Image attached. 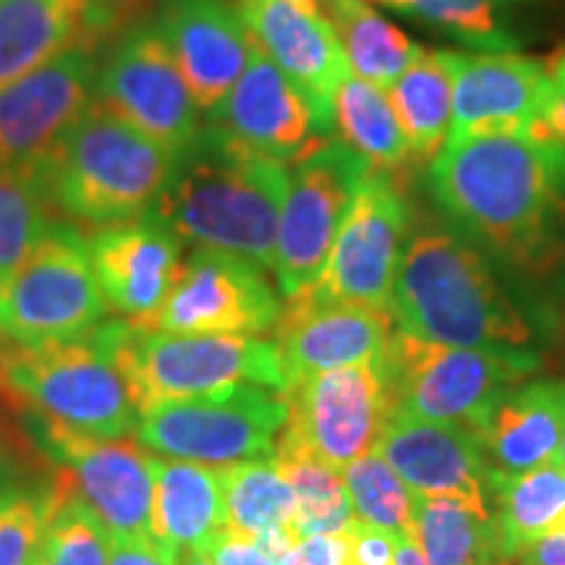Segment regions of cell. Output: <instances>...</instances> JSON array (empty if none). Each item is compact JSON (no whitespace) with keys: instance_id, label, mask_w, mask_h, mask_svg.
Returning <instances> with one entry per match:
<instances>
[{"instance_id":"17","label":"cell","mask_w":565,"mask_h":565,"mask_svg":"<svg viewBox=\"0 0 565 565\" xmlns=\"http://www.w3.org/2000/svg\"><path fill=\"white\" fill-rule=\"evenodd\" d=\"M139 0H0V89L71 51H100Z\"/></svg>"},{"instance_id":"43","label":"cell","mask_w":565,"mask_h":565,"mask_svg":"<svg viewBox=\"0 0 565 565\" xmlns=\"http://www.w3.org/2000/svg\"><path fill=\"white\" fill-rule=\"evenodd\" d=\"M508 565H565V529L529 542L508 557Z\"/></svg>"},{"instance_id":"51","label":"cell","mask_w":565,"mask_h":565,"mask_svg":"<svg viewBox=\"0 0 565 565\" xmlns=\"http://www.w3.org/2000/svg\"><path fill=\"white\" fill-rule=\"evenodd\" d=\"M557 463L563 466L565 469V424H563V437H561V448H557V458H555Z\"/></svg>"},{"instance_id":"20","label":"cell","mask_w":565,"mask_h":565,"mask_svg":"<svg viewBox=\"0 0 565 565\" xmlns=\"http://www.w3.org/2000/svg\"><path fill=\"white\" fill-rule=\"evenodd\" d=\"M273 330L294 385L309 374L383 362L391 351L395 320L387 309L315 301L294 294L282 299V312Z\"/></svg>"},{"instance_id":"19","label":"cell","mask_w":565,"mask_h":565,"mask_svg":"<svg viewBox=\"0 0 565 565\" xmlns=\"http://www.w3.org/2000/svg\"><path fill=\"white\" fill-rule=\"evenodd\" d=\"M545 63L515 51L458 53L448 139L487 131H545L553 95Z\"/></svg>"},{"instance_id":"37","label":"cell","mask_w":565,"mask_h":565,"mask_svg":"<svg viewBox=\"0 0 565 565\" xmlns=\"http://www.w3.org/2000/svg\"><path fill=\"white\" fill-rule=\"evenodd\" d=\"M61 471L51 482L11 484L0 494V565H32L61 500Z\"/></svg>"},{"instance_id":"40","label":"cell","mask_w":565,"mask_h":565,"mask_svg":"<svg viewBox=\"0 0 565 565\" xmlns=\"http://www.w3.org/2000/svg\"><path fill=\"white\" fill-rule=\"evenodd\" d=\"M202 553L215 565H278V561L265 547L246 540V536L228 532V529L212 536Z\"/></svg>"},{"instance_id":"38","label":"cell","mask_w":565,"mask_h":565,"mask_svg":"<svg viewBox=\"0 0 565 565\" xmlns=\"http://www.w3.org/2000/svg\"><path fill=\"white\" fill-rule=\"evenodd\" d=\"M51 210L38 183L0 171V280L9 278L53 228Z\"/></svg>"},{"instance_id":"9","label":"cell","mask_w":565,"mask_h":565,"mask_svg":"<svg viewBox=\"0 0 565 565\" xmlns=\"http://www.w3.org/2000/svg\"><path fill=\"white\" fill-rule=\"evenodd\" d=\"M288 419V398L259 385L168 401L141 412L134 437L154 456L202 466L263 461Z\"/></svg>"},{"instance_id":"36","label":"cell","mask_w":565,"mask_h":565,"mask_svg":"<svg viewBox=\"0 0 565 565\" xmlns=\"http://www.w3.org/2000/svg\"><path fill=\"white\" fill-rule=\"evenodd\" d=\"M359 524L391 534H412L414 492L377 454H366L341 471Z\"/></svg>"},{"instance_id":"31","label":"cell","mask_w":565,"mask_h":565,"mask_svg":"<svg viewBox=\"0 0 565 565\" xmlns=\"http://www.w3.org/2000/svg\"><path fill=\"white\" fill-rule=\"evenodd\" d=\"M324 19L341 40L351 74L387 89L424 47L366 0H328Z\"/></svg>"},{"instance_id":"1","label":"cell","mask_w":565,"mask_h":565,"mask_svg":"<svg viewBox=\"0 0 565 565\" xmlns=\"http://www.w3.org/2000/svg\"><path fill=\"white\" fill-rule=\"evenodd\" d=\"M437 210L479 246L521 267L555 257L565 225V145L542 131L448 139L427 166Z\"/></svg>"},{"instance_id":"44","label":"cell","mask_w":565,"mask_h":565,"mask_svg":"<svg viewBox=\"0 0 565 565\" xmlns=\"http://www.w3.org/2000/svg\"><path fill=\"white\" fill-rule=\"evenodd\" d=\"M545 131L565 145V84L561 82H555L553 95H550L545 110Z\"/></svg>"},{"instance_id":"30","label":"cell","mask_w":565,"mask_h":565,"mask_svg":"<svg viewBox=\"0 0 565 565\" xmlns=\"http://www.w3.org/2000/svg\"><path fill=\"white\" fill-rule=\"evenodd\" d=\"M412 536L429 565H500L508 561L498 521L461 500L414 494Z\"/></svg>"},{"instance_id":"2","label":"cell","mask_w":565,"mask_h":565,"mask_svg":"<svg viewBox=\"0 0 565 565\" xmlns=\"http://www.w3.org/2000/svg\"><path fill=\"white\" fill-rule=\"evenodd\" d=\"M291 166L210 124L175 154L150 215L183 244L228 252L273 270Z\"/></svg>"},{"instance_id":"39","label":"cell","mask_w":565,"mask_h":565,"mask_svg":"<svg viewBox=\"0 0 565 565\" xmlns=\"http://www.w3.org/2000/svg\"><path fill=\"white\" fill-rule=\"evenodd\" d=\"M278 565H351V532L301 536Z\"/></svg>"},{"instance_id":"8","label":"cell","mask_w":565,"mask_h":565,"mask_svg":"<svg viewBox=\"0 0 565 565\" xmlns=\"http://www.w3.org/2000/svg\"><path fill=\"white\" fill-rule=\"evenodd\" d=\"M108 312L89 242L76 225L55 221L30 257L0 280V335L11 343L71 341L95 330Z\"/></svg>"},{"instance_id":"5","label":"cell","mask_w":565,"mask_h":565,"mask_svg":"<svg viewBox=\"0 0 565 565\" xmlns=\"http://www.w3.org/2000/svg\"><path fill=\"white\" fill-rule=\"evenodd\" d=\"M6 391L34 414L76 433L126 437L137 433L139 408L116 356V322H100L79 338L45 345L6 341Z\"/></svg>"},{"instance_id":"4","label":"cell","mask_w":565,"mask_h":565,"mask_svg":"<svg viewBox=\"0 0 565 565\" xmlns=\"http://www.w3.org/2000/svg\"><path fill=\"white\" fill-rule=\"evenodd\" d=\"M173 160V152L95 103L42 166L38 189L61 215L105 228L147 215Z\"/></svg>"},{"instance_id":"26","label":"cell","mask_w":565,"mask_h":565,"mask_svg":"<svg viewBox=\"0 0 565 565\" xmlns=\"http://www.w3.org/2000/svg\"><path fill=\"white\" fill-rule=\"evenodd\" d=\"M152 477V540L175 557L202 553L225 529L221 469L154 456Z\"/></svg>"},{"instance_id":"47","label":"cell","mask_w":565,"mask_h":565,"mask_svg":"<svg viewBox=\"0 0 565 565\" xmlns=\"http://www.w3.org/2000/svg\"><path fill=\"white\" fill-rule=\"evenodd\" d=\"M547 68H550V76H553L555 82H561V84H565V47L561 53L555 55L553 61L547 63Z\"/></svg>"},{"instance_id":"50","label":"cell","mask_w":565,"mask_h":565,"mask_svg":"<svg viewBox=\"0 0 565 565\" xmlns=\"http://www.w3.org/2000/svg\"><path fill=\"white\" fill-rule=\"evenodd\" d=\"M291 3L301 6V9H307V11L322 13V17H324V3H328V0H291Z\"/></svg>"},{"instance_id":"22","label":"cell","mask_w":565,"mask_h":565,"mask_svg":"<svg viewBox=\"0 0 565 565\" xmlns=\"http://www.w3.org/2000/svg\"><path fill=\"white\" fill-rule=\"evenodd\" d=\"M154 26L171 47L196 108L212 116L244 74L254 47L236 3L160 0Z\"/></svg>"},{"instance_id":"32","label":"cell","mask_w":565,"mask_h":565,"mask_svg":"<svg viewBox=\"0 0 565 565\" xmlns=\"http://www.w3.org/2000/svg\"><path fill=\"white\" fill-rule=\"evenodd\" d=\"M490 508L505 557H513L529 542L565 529V469L553 461L521 475H492Z\"/></svg>"},{"instance_id":"48","label":"cell","mask_w":565,"mask_h":565,"mask_svg":"<svg viewBox=\"0 0 565 565\" xmlns=\"http://www.w3.org/2000/svg\"><path fill=\"white\" fill-rule=\"evenodd\" d=\"M11 484H17L11 477V463H9V458L3 456V450H0V494L9 490Z\"/></svg>"},{"instance_id":"49","label":"cell","mask_w":565,"mask_h":565,"mask_svg":"<svg viewBox=\"0 0 565 565\" xmlns=\"http://www.w3.org/2000/svg\"><path fill=\"white\" fill-rule=\"evenodd\" d=\"M179 565H215L204 553H183L179 557Z\"/></svg>"},{"instance_id":"6","label":"cell","mask_w":565,"mask_h":565,"mask_svg":"<svg viewBox=\"0 0 565 565\" xmlns=\"http://www.w3.org/2000/svg\"><path fill=\"white\" fill-rule=\"evenodd\" d=\"M116 356L141 412L233 385L291 391L275 341L259 335H183L116 320Z\"/></svg>"},{"instance_id":"12","label":"cell","mask_w":565,"mask_h":565,"mask_svg":"<svg viewBox=\"0 0 565 565\" xmlns=\"http://www.w3.org/2000/svg\"><path fill=\"white\" fill-rule=\"evenodd\" d=\"M370 168L338 139L324 137L291 162L273 273L282 299L320 275L351 196Z\"/></svg>"},{"instance_id":"21","label":"cell","mask_w":565,"mask_h":565,"mask_svg":"<svg viewBox=\"0 0 565 565\" xmlns=\"http://www.w3.org/2000/svg\"><path fill=\"white\" fill-rule=\"evenodd\" d=\"M236 9L254 45L307 97L317 126L330 137L333 95L351 74L333 24L291 0H236Z\"/></svg>"},{"instance_id":"16","label":"cell","mask_w":565,"mask_h":565,"mask_svg":"<svg viewBox=\"0 0 565 565\" xmlns=\"http://www.w3.org/2000/svg\"><path fill=\"white\" fill-rule=\"evenodd\" d=\"M97 51H71L0 89V171L38 183L47 158L95 105Z\"/></svg>"},{"instance_id":"13","label":"cell","mask_w":565,"mask_h":565,"mask_svg":"<svg viewBox=\"0 0 565 565\" xmlns=\"http://www.w3.org/2000/svg\"><path fill=\"white\" fill-rule=\"evenodd\" d=\"M286 398L288 419L280 437L338 471L372 454L395 412L385 359L309 374L291 385Z\"/></svg>"},{"instance_id":"3","label":"cell","mask_w":565,"mask_h":565,"mask_svg":"<svg viewBox=\"0 0 565 565\" xmlns=\"http://www.w3.org/2000/svg\"><path fill=\"white\" fill-rule=\"evenodd\" d=\"M391 315L404 333L458 349L526 351L534 338L524 309L484 254L433 221H414Z\"/></svg>"},{"instance_id":"18","label":"cell","mask_w":565,"mask_h":565,"mask_svg":"<svg viewBox=\"0 0 565 565\" xmlns=\"http://www.w3.org/2000/svg\"><path fill=\"white\" fill-rule=\"evenodd\" d=\"M372 454L383 458L414 494L461 500L477 513L492 515V469L477 435L454 424L393 412Z\"/></svg>"},{"instance_id":"42","label":"cell","mask_w":565,"mask_h":565,"mask_svg":"<svg viewBox=\"0 0 565 565\" xmlns=\"http://www.w3.org/2000/svg\"><path fill=\"white\" fill-rule=\"evenodd\" d=\"M108 565H179V557L154 540L110 534Z\"/></svg>"},{"instance_id":"33","label":"cell","mask_w":565,"mask_h":565,"mask_svg":"<svg viewBox=\"0 0 565 565\" xmlns=\"http://www.w3.org/2000/svg\"><path fill=\"white\" fill-rule=\"evenodd\" d=\"M273 461L296 494V534H345L356 526L341 471L294 445L286 437L275 440Z\"/></svg>"},{"instance_id":"25","label":"cell","mask_w":565,"mask_h":565,"mask_svg":"<svg viewBox=\"0 0 565 565\" xmlns=\"http://www.w3.org/2000/svg\"><path fill=\"white\" fill-rule=\"evenodd\" d=\"M563 424L565 383H529L508 391L479 435L492 475H521L553 463Z\"/></svg>"},{"instance_id":"24","label":"cell","mask_w":565,"mask_h":565,"mask_svg":"<svg viewBox=\"0 0 565 565\" xmlns=\"http://www.w3.org/2000/svg\"><path fill=\"white\" fill-rule=\"evenodd\" d=\"M212 118L244 145L288 166L324 139L307 97L257 45Z\"/></svg>"},{"instance_id":"7","label":"cell","mask_w":565,"mask_h":565,"mask_svg":"<svg viewBox=\"0 0 565 565\" xmlns=\"http://www.w3.org/2000/svg\"><path fill=\"white\" fill-rule=\"evenodd\" d=\"M395 412L482 435L508 391L536 370L532 351L458 349L395 328L385 356Z\"/></svg>"},{"instance_id":"10","label":"cell","mask_w":565,"mask_h":565,"mask_svg":"<svg viewBox=\"0 0 565 565\" xmlns=\"http://www.w3.org/2000/svg\"><path fill=\"white\" fill-rule=\"evenodd\" d=\"M414 228L406 181L366 171L317 278L299 294L391 312L395 278Z\"/></svg>"},{"instance_id":"41","label":"cell","mask_w":565,"mask_h":565,"mask_svg":"<svg viewBox=\"0 0 565 565\" xmlns=\"http://www.w3.org/2000/svg\"><path fill=\"white\" fill-rule=\"evenodd\" d=\"M398 534L359 524L351 529V565H395Z\"/></svg>"},{"instance_id":"35","label":"cell","mask_w":565,"mask_h":565,"mask_svg":"<svg viewBox=\"0 0 565 565\" xmlns=\"http://www.w3.org/2000/svg\"><path fill=\"white\" fill-rule=\"evenodd\" d=\"M63 490L32 565H108L110 534L63 469Z\"/></svg>"},{"instance_id":"23","label":"cell","mask_w":565,"mask_h":565,"mask_svg":"<svg viewBox=\"0 0 565 565\" xmlns=\"http://www.w3.org/2000/svg\"><path fill=\"white\" fill-rule=\"evenodd\" d=\"M87 242L108 309L147 328L181 270V238L147 212L137 221L105 225Z\"/></svg>"},{"instance_id":"34","label":"cell","mask_w":565,"mask_h":565,"mask_svg":"<svg viewBox=\"0 0 565 565\" xmlns=\"http://www.w3.org/2000/svg\"><path fill=\"white\" fill-rule=\"evenodd\" d=\"M536 0H414V17L475 51H515L519 19Z\"/></svg>"},{"instance_id":"14","label":"cell","mask_w":565,"mask_h":565,"mask_svg":"<svg viewBox=\"0 0 565 565\" xmlns=\"http://www.w3.org/2000/svg\"><path fill=\"white\" fill-rule=\"evenodd\" d=\"M34 437L108 534L152 540V458L137 437H95L32 412Z\"/></svg>"},{"instance_id":"45","label":"cell","mask_w":565,"mask_h":565,"mask_svg":"<svg viewBox=\"0 0 565 565\" xmlns=\"http://www.w3.org/2000/svg\"><path fill=\"white\" fill-rule=\"evenodd\" d=\"M395 565H429L427 557L414 542L412 534L398 536V553H395Z\"/></svg>"},{"instance_id":"11","label":"cell","mask_w":565,"mask_h":565,"mask_svg":"<svg viewBox=\"0 0 565 565\" xmlns=\"http://www.w3.org/2000/svg\"><path fill=\"white\" fill-rule=\"evenodd\" d=\"M95 103L179 154L200 126V108L154 21H134L97 66Z\"/></svg>"},{"instance_id":"28","label":"cell","mask_w":565,"mask_h":565,"mask_svg":"<svg viewBox=\"0 0 565 565\" xmlns=\"http://www.w3.org/2000/svg\"><path fill=\"white\" fill-rule=\"evenodd\" d=\"M330 137L349 147L370 171L406 181V173L414 168L387 89L356 74H345L338 84L330 110Z\"/></svg>"},{"instance_id":"52","label":"cell","mask_w":565,"mask_h":565,"mask_svg":"<svg viewBox=\"0 0 565 565\" xmlns=\"http://www.w3.org/2000/svg\"><path fill=\"white\" fill-rule=\"evenodd\" d=\"M3 349H6V338L0 335V387H6V377H3Z\"/></svg>"},{"instance_id":"27","label":"cell","mask_w":565,"mask_h":565,"mask_svg":"<svg viewBox=\"0 0 565 565\" xmlns=\"http://www.w3.org/2000/svg\"><path fill=\"white\" fill-rule=\"evenodd\" d=\"M225 529L265 547L275 561L288 553L296 534V494L273 458L223 466Z\"/></svg>"},{"instance_id":"29","label":"cell","mask_w":565,"mask_h":565,"mask_svg":"<svg viewBox=\"0 0 565 565\" xmlns=\"http://www.w3.org/2000/svg\"><path fill=\"white\" fill-rule=\"evenodd\" d=\"M456 61L458 51H422L387 87L414 166H429L448 141Z\"/></svg>"},{"instance_id":"15","label":"cell","mask_w":565,"mask_h":565,"mask_svg":"<svg viewBox=\"0 0 565 565\" xmlns=\"http://www.w3.org/2000/svg\"><path fill=\"white\" fill-rule=\"evenodd\" d=\"M280 312V294L267 280V270L236 254L194 246L147 328L183 335L263 338Z\"/></svg>"},{"instance_id":"46","label":"cell","mask_w":565,"mask_h":565,"mask_svg":"<svg viewBox=\"0 0 565 565\" xmlns=\"http://www.w3.org/2000/svg\"><path fill=\"white\" fill-rule=\"evenodd\" d=\"M372 6H383L387 11L406 13V17H414V0H366Z\"/></svg>"},{"instance_id":"53","label":"cell","mask_w":565,"mask_h":565,"mask_svg":"<svg viewBox=\"0 0 565 565\" xmlns=\"http://www.w3.org/2000/svg\"><path fill=\"white\" fill-rule=\"evenodd\" d=\"M500 565H508V561H505V563H500Z\"/></svg>"}]
</instances>
